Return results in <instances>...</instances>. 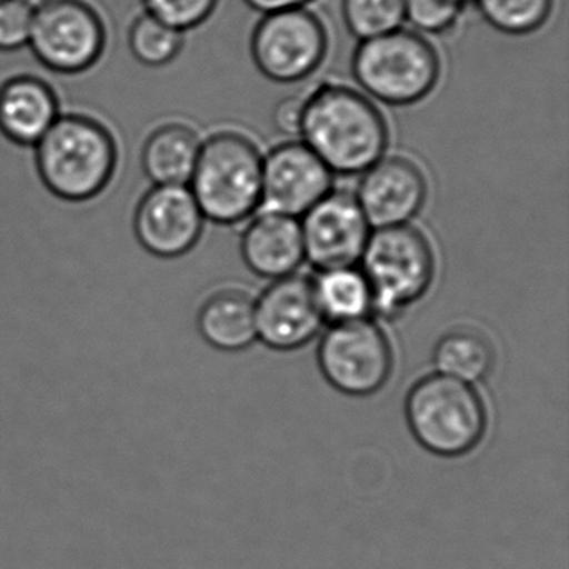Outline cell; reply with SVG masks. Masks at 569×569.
Masks as SVG:
<instances>
[{
  "label": "cell",
  "mask_w": 569,
  "mask_h": 569,
  "mask_svg": "<svg viewBox=\"0 0 569 569\" xmlns=\"http://www.w3.org/2000/svg\"><path fill=\"white\" fill-rule=\"evenodd\" d=\"M44 188L68 202L98 198L114 179L119 151L112 132L84 114H61L34 146Z\"/></svg>",
  "instance_id": "2"
},
{
  "label": "cell",
  "mask_w": 569,
  "mask_h": 569,
  "mask_svg": "<svg viewBox=\"0 0 569 569\" xmlns=\"http://www.w3.org/2000/svg\"><path fill=\"white\" fill-rule=\"evenodd\" d=\"M299 134L332 174L342 176L368 171L381 161L389 142L385 116L346 86H321L305 99Z\"/></svg>",
  "instance_id": "1"
},
{
  "label": "cell",
  "mask_w": 569,
  "mask_h": 569,
  "mask_svg": "<svg viewBox=\"0 0 569 569\" xmlns=\"http://www.w3.org/2000/svg\"><path fill=\"white\" fill-rule=\"evenodd\" d=\"M351 71L369 98L405 108L435 91L441 62L428 39L418 32L398 29L359 42L352 54Z\"/></svg>",
  "instance_id": "5"
},
{
  "label": "cell",
  "mask_w": 569,
  "mask_h": 569,
  "mask_svg": "<svg viewBox=\"0 0 569 569\" xmlns=\"http://www.w3.org/2000/svg\"><path fill=\"white\" fill-rule=\"evenodd\" d=\"M34 4L31 0H0V52L28 48Z\"/></svg>",
  "instance_id": "26"
},
{
  "label": "cell",
  "mask_w": 569,
  "mask_h": 569,
  "mask_svg": "<svg viewBox=\"0 0 569 569\" xmlns=\"http://www.w3.org/2000/svg\"><path fill=\"white\" fill-rule=\"evenodd\" d=\"M219 0H142L146 14L179 32L199 28L211 18Z\"/></svg>",
  "instance_id": "24"
},
{
  "label": "cell",
  "mask_w": 569,
  "mask_h": 569,
  "mask_svg": "<svg viewBox=\"0 0 569 569\" xmlns=\"http://www.w3.org/2000/svg\"><path fill=\"white\" fill-rule=\"evenodd\" d=\"M452 2H456V4L461 6V8L466 9V6H468L469 0H452Z\"/></svg>",
  "instance_id": "29"
},
{
  "label": "cell",
  "mask_w": 569,
  "mask_h": 569,
  "mask_svg": "<svg viewBox=\"0 0 569 569\" xmlns=\"http://www.w3.org/2000/svg\"><path fill=\"white\" fill-rule=\"evenodd\" d=\"M486 24L508 36H528L551 16L555 0H472Z\"/></svg>",
  "instance_id": "22"
},
{
  "label": "cell",
  "mask_w": 569,
  "mask_h": 569,
  "mask_svg": "<svg viewBox=\"0 0 569 569\" xmlns=\"http://www.w3.org/2000/svg\"><path fill=\"white\" fill-rule=\"evenodd\" d=\"M108 31L101 14L86 0H42L34 6L31 48L56 74H82L101 61Z\"/></svg>",
  "instance_id": "7"
},
{
  "label": "cell",
  "mask_w": 569,
  "mask_h": 569,
  "mask_svg": "<svg viewBox=\"0 0 569 569\" xmlns=\"http://www.w3.org/2000/svg\"><path fill=\"white\" fill-rule=\"evenodd\" d=\"M241 254L259 278L276 281L295 274L306 259L301 224L289 216L261 212L242 234Z\"/></svg>",
  "instance_id": "16"
},
{
  "label": "cell",
  "mask_w": 569,
  "mask_h": 569,
  "mask_svg": "<svg viewBox=\"0 0 569 569\" xmlns=\"http://www.w3.org/2000/svg\"><path fill=\"white\" fill-rule=\"evenodd\" d=\"M198 328L212 348L242 351L258 339L256 301L236 289L216 292L199 309Z\"/></svg>",
  "instance_id": "18"
},
{
  "label": "cell",
  "mask_w": 569,
  "mask_h": 569,
  "mask_svg": "<svg viewBox=\"0 0 569 569\" xmlns=\"http://www.w3.org/2000/svg\"><path fill=\"white\" fill-rule=\"evenodd\" d=\"M405 415L416 441L441 458L468 455L488 429V411L472 385L439 372L409 389Z\"/></svg>",
  "instance_id": "4"
},
{
  "label": "cell",
  "mask_w": 569,
  "mask_h": 569,
  "mask_svg": "<svg viewBox=\"0 0 569 569\" xmlns=\"http://www.w3.org/2000/svg\"><path fill=\"white\" fill-rule=\"evenodd\" d=\"M435 254L419 229L409 224L376 229L361 256L372 292V311L396 316L418 302L435 279Z\"/></svg>",
  "instance_id": "6"
},
{
  "label": "cell",
  "mask_w": 569,
  "mask_h": 569,
  "mask_svg": "<svg viewBox=\"0 0 569 569\" xmlns=\"http://www.w3.org/2000/svg\"><path fill=\"white\" fill-rule=\"evenodd\" d=\"M356 201L371 228L409 224L425 206L428 182L405 158H382L362 172Z\"/></svg>",
  "instance_id": "14"
},
{
  "label": "cell",
  "mask_w": 569,
  "mask_h": 569,
  "mask_svg": "<svg viewBox=\"0 0 569 569\" xmlns=\"http://www.w3.org/2000/svg\"><path fill=\"white\" fill-rule=\"evenodd\" d=\"M188 188L204 219L224 226L246 221L261 206V152L239 132H218L202 142Z\"/></svg>",
  "instance_id": "3"
},
{
  "label": "cell",
  "mask_w": 569,
  "mask_h": 569,
  "mask_svg": "<svg viewBox=\"0 0 569 569\" xmlns=\"http://www.w3.org/2000/svg\"><path fill=\"white\" fill-rule=\"evenodd\" d=\"M244 2L254 11L272 14V12L305 8L311 0H244Z\"/></svg>",
  "instance_id": "28"
},
{
  "label": "cell",
  "mask_w": 569,
  "mask_h": 569,
  "mask_svg": "<svg viewBox=\"0 0 569 569\" xmlns=\"http://www.w3.org/2000/svg\"><path fill=\"white\" fill-rule=\"evenodd\" d=\"M315 281L301 274L276 279L256 301L258 339L276 351L309 345L325 326Z\"/></svg>",
  "instance_id": "12"
},
{
  "label": "cell",
  "mask_w": 569,
  "mask_h": 569,
  "mask_svg": "<svg viewBox=\"0 0 569 569\" xmlns=\"http://www.w3.org/2000/svg\"><path fill=\"white\" fill-rule=\"evenodd\" d=\"M318 365L336 391L365 398L385 388L395 356L385 331L365 318L332 322L319 341Z\"/></svg>",
  "instance_id": "8"
},
{
  "label": "cell",
  "mask_w": 569,
  "mask_h": 569,
  "mask_svg": "<svg viewBox=\"0 0 569 569\" xmlns=\"http://www.w3.org/2000/svg\"><path fill=\"white\" fill-rule=\"evenodd\" d=\"M346 28L359 42L401 29L405 0H341Z\"/></svg>",
  "instance_id": "23"
},
{
  "label": "cell",
  "mask_w": 569,
  "mask_h": 569,
  "mask_svg": "<svg viewBox=\"0 0 569 569\" xmlns=\"http://www.w3.org/2000/svg\"><path fill=\"white\" fill-rule=\"evenodd\" d=\"M331 191L332 172L305 142H286L262 158V212L298 219Z\"/></svg>",
  "instance_id": "11"
},
{
  "label": "cell",
  "mask_w": 569,
  "mask_h": 569,
  "mask_svg": "<svg viewBox=\"0 0 569 569\" xmlns=\"http://www.w3.org/2000/svg\"><path fill=\"white\" fill-rule=\"evenodd\" d=\"M328 32L305 8L264 14L251 36V58L258 71L278 84L305 81L328 54Z\"/></svg>",
  "instance_id": "9"
},
{
  "label": "cell",
  "mask_w": 569,
  "mask_h": 569,
  "mask_svg": "<svg viewBox=\"0 0 569 569\" xmlns=\"http://www.w3.org/2000/svg\"><path fill=\"white\" fill-rule=\"evenodd\" d=\"M406 19L425 34H445L461 19L465 8L452 0H405Z\"/></svg>",
  "instance_id": "25"
},
{
  "label": "cell",
  "mask_w": 569,
  "mask_h": 569,
  "mask_svg": "<svg viewBox=\"0 0 569 569\" xmlns=\"http://www.w3.org/2000/svg\"><path fill=\"white\" fill-rule=\"evenodd\" d=\"M305 99L288 98L279 102L274 109V126L282 134H299L302 121Z\"/></svg>",
  "instance_id": "27"
},
{
  "label": "cell",
  "mask_w": 569,
  "mask_h": 569,
  "mask_svg": "<svg viewBox=\"0 0 569 569\" xmlns=\"http://www.w3.org/2000/svg\"><path fill=\"white\" fill-rule=\"evenodd\" d=\"M61 116V102L38 76H14L0 84V134L12 144L34 148Z\"/></svg>",
  "instance_id": "15"
},
{
  "label": "cell",
  "mask_w": 569,
  "mask_h": 569,
  "mask_svg": "<svg viewBox=\"0 0 569 569\" xmlns=\"http://www.w3.org/2000/svg\"><path fill=\"white\" fill-rule=\"evenodd\" d=\"M204 216L188 186H152L134 214L142 248L159 258H178L198 244Z\"/></svg>",
  "instance_id": "13"
},
{
  "label": "cell",
  "mask_w": 569,
  "mask_h": 569,
  "mask_svg": "<svg viewBox=\"0 0 569 569\" xmlns=\"http://www.w3.org/2000/svg\"><path fill=\"white\" fill-rule=\"evenodd\" d=\"M305 256L319 271L348 268L361 261L371 236L356 196L331 191L302 216Z\"/></svg>",
  "instance_id": "10"
},
{
  "label": "cell",
  "mask_w": 569,
  "mask_h": 569,
  "mask_svg": "<svg viewBox=\"0 0 569 569\" xmlns=\"http://www.w3.org/2000/svg\"><path fill=\"white\" fill-rule=\"evenodd\" d=\"M432 365L439 375L475 385L488 378L495 366V348L482 332L471 328L451 329L432 349Z\"/></svg>",
  "instance_id": "19"
},
{
  "label": "cell",
  "mask_w": 569,
  "mask_h": 569,
  "mask_svg": "<svg viewBox=\"0 0 569 569\" xmlns=\"http://www.w3.org/2000/svg\"><path fill=\"white\" fill-rule=\"evenodd\" d=\"M201 139L181 122L154 129L144 141L141 166L152 186H188L201 151Z\"/></svg>",
  "instance_id": "17"
},
{
  "label": "cell",
  "mask_w": 569,
  "mask_h": 569,
  "mask_svg": "<svg viewBox=\"0 0 569 569\" xmlns=\"http://www.w3.org/2000/svg\"><path fill=\"white\" fill-rule=\"evenodd\" d=\"M316 298L326 321L346 322L368 318L372 306V292L361 269H328L315 281Z\"/></svg>",
  "instance_id": "20"
},
{
  "label": "cell",
  "mask_w": 569,
  "mask_h": 569,
  "mask_svg": "<svg viewBox=\"0 0 569 569\" xmlns=\"http://www.w3.org/2000/svg\"><path fill=\"white\" fill-rule=\"evenodd\" d=\"M128 44L136 61L146 68H164L181 54L184 32L176 31L144 12L129 28Z\"/></svg>",
  "instance_id": "21"
}]
</instances>
